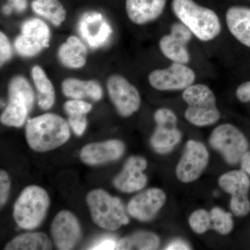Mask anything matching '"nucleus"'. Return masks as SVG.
<instances>
[{"label":"nucleus","instance_id":"nucleus-1","mask_svg":"<svg viewBox=\"0 0 250 250\" xmlns=\"http://www.w3.org/2000/svg\"><path fill=\"white\" fill-rule=\"evenodd\" d=\"M70 125L62 117L45 113L28 121L26 139L33 150L45 152L61 147L70 139Z\"/></svg>","mask_w":250,"mask_h":250},{"label":"nucleus","instance_id":"nucleus-35","mask_svg":"<svg viewBox=\"0 0 250 250\" xmlns=\"http://www.w3.org/2000/svg\"><path fill=\"white\" fill-rule=\"evenodd\" d=\"M236 95L237 98L241 103H246L250 102V81L241 83L237 88Z\"/></svg>","mask_w":250,"mask_h":250},{"label":"nucleus","instance_id":"nucleus-22","mask_svg":"<svg viewBox=\"0 0 250 250\" xmlns=\"http://www.w3.org/2000/svg\"><path fill=\"white\" fill-rule=\"evenodd\" d=\"M52 243L45 233L41 232L23 233L10 241L6 250H49Z\"/></svg>","mask_w":250,"mask_h":250},{"label":"nucleus","instance_id":"nucleus-5","mask_svg":"<svg viewBox=\"0 0 250 250\" xmlns=\"http://www.w3.org/2000/svg\"><path fill=\"white\" fill-rule=\"evenodd\" d=\"M50 200L47 191L39 186H29L22 190L14 207V218L22 229L40 226L48 210Z\"/></svg>","mask_w":250,"mask_h":250},{"label":"nucleus","instance_id":"nucleus-29","mask_svg":"<svg viewBox=\"0 0 250 250\" xmlns=\"http://www.w3.org/2000/svg\"><path fill=\"white\" fill-rule=\"evenodd\" d=\"M189 225L194 232L202 234L211 228L210 212L205 209L195 210L189 218Z\"/></svg>","mask_w":250,"mask_h":250},{"label":"nucleus","instance_id":"nucleus-2","mask_svg":"<svg viewBox=\"0 0 250 250\" xmlns=\"http://www.w3.org/2000/svg\"><path fill=\"white\" fill-rule=\"evenodd\" d=\"M172 8L179 21L200 41L213 40L221 32V22L216 13L193 0H173Z\"/></svg>","mask_w":250,"mask_h":250},{"label":"nucleus","instance_id":"nucleus-4","mask_svg":"<svg viewBox=\"0 0 250 250\" xmlns=\"http://www.w3.org/2000/svg\"><path fill=\"white\" fill-rule=\"evenodd\" d=\"M182 98L187 104L185 118L197 126H210L221 116L216 105V98L209 87L205 84H192L184 90Z\"/></svg>","mask_w":250,"mask_h":250},{"label":"nucleus","instance_id":"nucleus-15","mask_svg":"<svg viewBox=\"0 0 250 250\" xmlns=\"http://www.w3.org/2000/svg\"><path fill=\"white\" fill-rule=\"evenodd\" d=\"M166 202L165 192L152 188L138 194L129 202L128 213L140 221H149L155 217Z\"/></svg>","mask_w":250,"mask_h":250},{"label":"nucleus","instance_id":"nucleus-24","mask_svg":"<svg viewBox=\"0 0 250 250\" xmlns=\"http://www.w3.org/2000/svg\"><path fill=\"white\" fill-rule=\"evenodd\" d=\"M160 245V239L155 233L140 231L118 242L116 250H156Z\"/></svg>","mask_w":250,"mask_h":250},{"label":"nucleus","instance_id":"nucleus-31","mask_svg":"<svg viewBox=\"0 0 250 250\" xmlns=\"http://www.w3.org/2000/svg\"><path fill=\"white\" fill-rule=\"evenodd\" d=\"M170 34L176 39L180 41L186 45L188 44L193 35L191 31L182 22L173 23L171 25Z\"/></svg>","mask_w":250,"mask_h":250},{"label":"nucleus","instance_id":"nucleus-25","mask_svg":"<svg viewBox=\"0 0 250 250\" xmlns=\"http://www.w3.org/2000/svg\"><path fill=\"white\" fill-rule=\"evenodd\" d=\"M159 48L166 58L173 62L187 64L190 62V54L187 45L176 39L170 34L161 38L159 41Z\"/></svg>","mask_w":250,"mask_h":250},{"label":"nucleus","instance_id":"nucleus-28","mask_svg":"<svg viewBox=\"0 0 250 250\" xmlns=\"http://www.w3.org/2000/svg\"><path fill=\"white\" fill-rule=\"evenodd\" d=\"M211 228L221 235H227L232 231L233 221L231 213L223 208L214 207L210 211Z\"/></svg>","mask_w":250,"mask_h":250},{"label":"nucleus","instance_id":"nucleus-6","mask_svg":"<svg viewBox=\"0 0 250 250\" xmlns=\"http://www.w3.org/2000/svg\"><path fill=\"white\" fill-rule=\"evenodd\" d=\"M8 95L9 103L1 113L0 121L6 126L21 127L34 106V90L27 79L16 76L9 82Z\"/></svg>","mask_w":250,"mask_h":250},{"label":"nucleus","instance_id":"nucleus-19","mask_svg":"<svg viewBox=\"0 0 250 250\" xmlns=\"http://www.w3.org/2000/svg\"><path fill=\"white\" fill-rule=\"evenodd\" d=\"M62 92L67 98L82 100L85 98L99 101L103 98V88L95 80L83 81L77 78H67L62 82Z\"/></svg>","mask_w":250,"mask_h":250},{"label":"nucleus","instance_id":"nucleus-14","mask_svg":"<svg viewBox=\"0 0 250 250\" xmlns=\"http://www.w3.org/2000/svg\"><path fill=\"white\" fill-rule=\"evenodd\" d=\"M147 161L142 156H134L125 163L123 170L113 180L118 190L123 192H134L142 190L147 182L143 172L147 168Z\"/></svg>","mask_w":250,"mask_h":250},{"label":"nucleus","instance_id":"nucleus-3","mask_svg":"<svg viewBox=\"0 0 250 250\" xmlns=\"http://www.w3.org/2000/svg\"><path fill=\"white\" fill-rule=\"evenodd\" d=\"M86 202L93 221L100 228L116 231L129 223L121 200L103 189L88 192Z\"/></svg>","mask_w":250,"mask_h":250},{"label":"nucleus","instance_id":"nucleus-30","mask_svg":"<svg viewBox=\"0 0 250 250\" xmlns=\"http://www.w3.org/2000/svg\"><path fill=\"white\" fill-rule=\"evenodd\" d=\"M63 109L70 116H86L92 109V105L81 100H68L64 104Z\"/></svg>","mask_w":250,"mask_h":250},{"label":"nucleus","instance_id":"nucleus-11","mask_svg":"<svg viewBox=\"0 0 250 250\" xmlns=\"http://www.w3.org/2000/svg\"><path fill=\"white\" fill-rule=\"evenodd\" d=\"M108 95L121 116L129 117L139 111L141 99L139 90L120 75H111L106 82Z\"/></svg>","mask_w":250,"mask_h":250},{"label":"nucleus","instance_id":"nucleus-27","mask_svg":"<svg viewBox=\"0 0 250 250\" xmlns=\"http://www.w3.org/2000/svg\"><path fill=\"white\" fill-rule=\"evenodd\" d=\"M14 47L18 53L24 57H34L47 47L41 41L22 34L16 38Z\"/></svg>","mask_w":250,"mask_h":250},{"label":"nucleus","instance_id":"nucleus-20","mask_svg":"<svg viewBox=\"0 0 250 250\" xmlns=\"http://www.w3.org/2000/svg\"><path fill=\"white\" fill-rule=\"evenodd\" d=\"M86 47L77 36H71L60 45L58 58L64 66L79 69L85 65L87 61Z\"/></svg>","mask_w":250,"mask_h":250},{"label":"nucleus","instance_id":"nucleus-36","mask_svg":"<svg viewBox=\"0 0 250 250\" xmlns=\"http://www.w3.org/2000/svg\"><path fill=\"white\" fill-rule=\"evenodd\" d=\"M118 242L112 238H104L90 247V250H116Z\"/></svg>","mask_w":250,"mask_h":250},{"label":"nucleus","instance_id":"nucleus-8","mask_svg":"<svg viewBox=\"0 0 250 250\" xmlns=\"http://www.w3.org/2000/svg\"><path fill=\"white\" fill-rule=\"evenodd\" d=\"M156 129L150 139L151 146L159 154H167L182 139V133L177 127V118L172 110L161 108L154 113Z\"/></svg>","mask_w":250,"mask_h":250},{"label":"nucleus","instance_id":"nucleus-23","mask_svg":"<svg viewBox=\"0 0 250 250\" xmlns=\"http://www.w3.org/2000/svg\"><path fill=\"white\" fill-rule=\"evenodd\" d=\"M31 8L55 27H59L66 18V11L59 0H34Z\"/></svg>","mask_w":250,"mask_h":250},{"label":"nucleus","instance_id":"nucleus-17","mask_svg":"<svg viewBox=\"0 0 250 250\" xmlns=\"http://www.w3.org/2000/svg\"><path fill=\"white\" fill-rule=\"evenodd\" d=\"M166 0H126V11L130 21L143 25L159 18L165 9Z\"/></svg>","mask_w":250,"mask_h":250},{"label":"nucleus","instance_id":"nucleus-10","mask_svg":"<svg viewBox=\"0 0 250 250\" xmlns=\"http://www.w3.org/2000/svg\"><path fill=\"white\" fill-rule=\"evenodd\" d=\"M209 161L205 145L190 140L186 144L183 154L176 167L177 178L182 183L195 182L201 176Z\"/></svg>","mask_w":250,"mask_h":250},{"label":"nucleus","instance_id":"nucleus-33","mask_svg":"<svg viewBox=\"0 0 250 250\" xmlns=\"http://www.w3.org/2000/svg\"><path fill=\"white\" fill-rule=\"evenodd\" d=\"M11 180L9 174L4 170L0 171V204L3 207L6 203L9 195Z\"/></svg>","mask_w":250,"mask_h":250},{"label":"nucleus","instance_id":"nucleus-37","mask_svg":"<svg viewBox=\"0 0 250 250\" xmlns=\"http://www.w3.org/2000/svg\"><path fill=\"white\" fill-rule=\"evenodd\" d=\"M166 250H190V246L187 242L181 239H176L171 241L166 248Z\"/></svg>","mask_w":250,"mask_h":250},{"label":"nucleus","instance_id":"nucleus-7","mask_svg":"<svg viewBox=\"0 0 250 250\" xmlns=\"http://www.w3.org/2000/svg\"><path fill=\"white\" fill-rule=\"evenodd\" d=\"M210 146L230 165L241 162L248 152L249 143L245 135L231 124L219 125L210 135Z\"/></svg>","mask_w":250,"mask_h":250},{"label":"nucleus","instance_id":"nucleus-39","mask_svg":"<svg viewBox=\"0 0 250 250\" xmlns=\"http://www.w3.org/2000/svg\"><path fill=\"white\" fill-rule=\"evenodd\" d=\"M242 170L250 175V152H248L243 156L241 161Z\"/></svg>","mask_w":250,"mask_h":250},{"label":"nucleus","instance_id":"nucleus-21","mask_svg":"<svg viewBox=\"0 0 250 250\" xmlns=\"http://www.w3.org/2000/svg\"><path fill=\"white\" fill-rule=\"evenodd\" d=\"M33 82L38 91V104L42 110H48L55 102V90L53 84L42 67L35 65L31 72Z\"/></svg>","mask_w":250,"mask_h":250},{"label":"nucleus","instance_id":"nucleus-9","mask_svg":"<svg viewBox=\"0 0 250 250\" xmlns=\"http://www.w3.org/2000/svg\"><path fill=\"white\" fill-rule=\"evenodd\" d=\"M220 187L231 196L230 208L237 216H246L250 212L248 194L250 187L249 177L243 170H232L220 176Z\"/></svg>","mask_w":250,"mask_h":250},{"label":"nucleus","instance_id":"nucleus-12","mask_svg":"<svg viewBox=\"0 0 250 250\" xmlns=\"http://www.w3.org/2000/svg\"><path fill=\"white\" fill-rule=\"evenodd\" d=\"M148 80L153 88L161 91L184 90L193 84L195 73L187 64L172 62L167 68L151 72Z\"/></svg>","mask_w":250,"mask_h":250},{"label":"nucleus","instance_id":"nucleus-34","mask_svg":"<svg viewBox=\"0 0 250 250\" xmlns=\"http://www.w3.org/2000/svg\"><path fill=\"white\" fill-rule=\"evenodd\" d=\"M68 124L74 133L77 136H81L86 129V116L68 117Z\"/></svg>","mask_w":250,"mask_h":250},{"label":"nucleus","instance_id":"nucleus-32","mask_svg":"<svg viewBox=\"0 0 250 250\" xmlns=\"http://www.w3.org/2000/svg\"><path fill=\"white\" fill-rule=\"evenodd\" d=\"M12 57V49L9 39L2 31L0 32V62L1 66Z\"/></svg>","mask_w":250,"mask_h":250},{"label":"nucleus","instance_id":"nucleus-16","mask_svg":"<svg viewBox=\"0 0 250 250\" xmlns=\"http://www.w3.org/2000/svg\"><path fill=\"white\" fill-rule=\"evenodd\" d=\"M125 145L120 140L86 145L80 152L81 160L90 166L101 165L118 160L124 154Z\"/></svg>","mask_w":250,"mask_h":250},{"label":"nucleus","instance_id":"nucleus-38","mask_svg":"<svg viewBox=\"0 0 250 250\" xmlns=\"http://www.w3.org/2000/svg\"><path fill=\"white\" fill-rule=\"evenodd\" d=\"M11 6L18 12H23L27 6V0H9Z\"/></svg>","mask_w":250,"mask_h":250},{"label":"nucleus","instance_id":"nucleus-26","mask_svg":"<svg viewBox=\"0 0 250 250\" xmlns=\"http://www.w3.org/2000/svg\"><path fill=\"white\" fill-rule=\"evenodd\" d=\"M21 34L31 36L48 47L50 31L43 21L37 18L27 20L21 26Z\"/></svg>","mask_w":250,"mask_h":250},{"label":"nucleus","instance_id":"nucleus-13","mask_svg":"<svg viewBox=\"0 0 250 250\" xmlns=\"http://www.w3.org/2000/svg\"><path fill=\"white\" fill-rule=\"evenodd\" d=\"M51 234L57 249H73L80 243L82 236L78 219L71 212L62 210L56 215L52 222Z\"/></svg>","mask_w":250,"mask_h":250},{"label":"nucleus","instance_id":"nucleus-18","mask_svg":"<svg viewBox=\"0 0 250 250\" xmlns=\"http://www.w3.org/2000/svg\"><path fill=\"white\" fill-rule=\"evenodd\" d=\"M226 21L235 39L250 48V8L231 6L227 11Z\"/></svg>","mask_w":250,"mask_h":250}]
</instances>
